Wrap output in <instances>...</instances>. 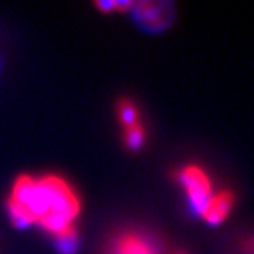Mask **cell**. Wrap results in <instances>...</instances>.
I'll return each instance as SVG.
<instances>
[{"instance_id": "cell-2", "label": "cell", "mask_w": 254, "mask_h": 254, "mask_svg": "<svg viewBox=\"0 0 254 254\" xmlns=\"http://www.w3.org/2000/svg\"><path fill=\"white\" fill-rule=\"evenodd\" d=\"M175 178L185 190L187 199L193 215H198L202 218L209 199L213 195L212 182L206 171L199 165L190 164L178 170V173L175 174Z\"/></svg>"}, {"instance_id": "cell-6", "label": "cell", "mask_w": 254, "mask_h": 254, "mask_svg": "<svg viewBox=\"0 0 254 254\" xmlns=\"http://www.w3.org/2000/svg\"><path fill=\"white\" fill-rule=\"evenodd\" d=\"M118 116L122 126L127 127L134 126L138 123V109L130 100H122L118 105Z\"/></svg>"}, {"instance_id": "cell-4", "label": "cell", "mask_w": 254, "mask_h": 254, "mask_svg": "<svg viewBox=\"0 0 254 254\" xmlns=\"http://www.w3.org/2000/svg\"><path fill=\"white\" fill-rule=\"evenodd\" d=\"M235 205H236V195L233 190H222L219 192H213L202 218L209 225L218 226L229 218Z\"/></svg>"}, {"instance_id": "cell-9", "label": "cell", "mask_w": 254, "mask_h": 254, "mask_svg": "<svg viewBox=\"0 0 254 254\" xmlns=\"http://www.w3.org/2000/svg\"><path fill=\"white\" fill-rule=\"evenodd\" d=\"M96 7L102 10V11H105V13H108V11L116 10V3L115 1H98L96 3Z\"/></svg>"}, {"instance_id": "cell-3", "label": "cell", "mask_w": 254, "mask_h": 254, "mask_svg": "<svg viewBox=\"0 0 254 254\" xmlns=\"http://www.w3.org/2000/svg\"><path fill=\"white\" fill-rule=\"evenodd\" d=\"M108 254H161V250L154 239L145 233L126 230L113 237Z\"/></svg>"}, {"instance_id": "cell-7", "label": "cell", "mask_w": 254, "mask_h": 254, "mask_svg": "<svg viewBox=\"0 0 254 254\" xmlns=\"http://www.w3.org/2000/svg\"><path fill=\"white\" fill-rule=\"evenodd\" d=\"M145 140V131L144 127L141 126L140 123H137L134 126L127 127L125 128V144L127 148L137 151L140 150Z\"/></svg>"}, {"instance_id": "cell-8", "label": "cell", "mask_w": 254, "mask_h": 254, "mask_svg": "<svg viewBox=\"0 0 254 254\" xmlns=\"http://www.w3.org/2000/svg\"><path fill=\"white\" fill-rule=\"evenodd\" d=\"M240 252L242 254H254V233H250L240 240Z\"/></svg>"}, {"instance_id": "cell-1", "label": "cell", "mask_w": 254, "mask_h": 254, "mask_svg": "<svg viewBox=\"0 0 254 254\" xmlns=\"http://www.w3.org/2000/svg\"><path fill=\"white\" fill-rule=\"evenodd\" d=\"M9 200L24 209L33 223H38L53 237L73 226L79 213V199L69 185L55 175L20 177Z\"/></svg>"}, {"instance_id": "cell-10", "label": "cell", "mask_w": 254, "mask_h": 254, "mask_svg": "<svg viewBox=\"0 0 254 254\" xmlns=\"http://www.w3.org/2000/svg\"><path fill=\"white\" fill-rule=\"evenodd\" d=\"M174 254H188L187 252H182V250H180V252H175Z\"/></svg>"}, {"instance_id": "cell-5", "label": "cell", "mask_w": 254, "mask_h": 254, "mask_svg": "<svg viewBox=\"0 0 254 254\" xmlns=\"http://www.w3.org/2000/svg\"><path fill=\"white\" fill-rule=\"evenodd\" d=\"M55 247L60 254H75L78 252V232L73 226L68 227L54 236Z\"/></svg>"}]
</instances>
